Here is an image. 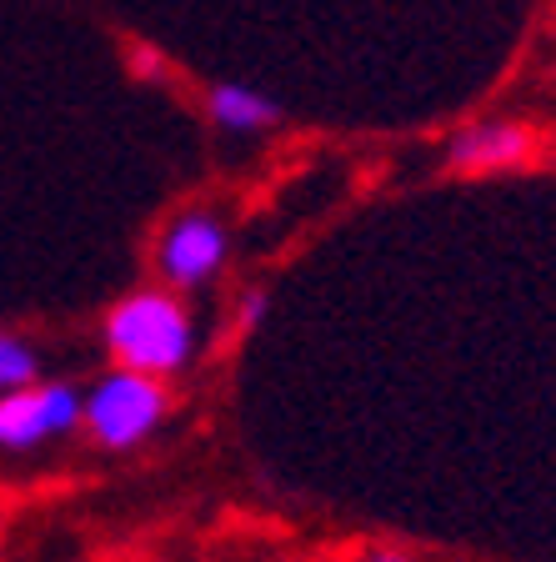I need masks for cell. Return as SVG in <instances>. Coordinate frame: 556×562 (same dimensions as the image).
<instances>
[{"mask_svg":"<svg viewBox=\"0 0 556 562\" xmlns=\"http://www.w3.org/2000/svg\"><path fill=\"white\" fill-rule=\"evenodd\" d=\"M105 341L116 351V362L131 372H181L191 362V316L181 302L166 292H140L126 296L116 312L105 316Z\"/></svg>","mask_w":556,"mask_h":562,"instance_id":"obj_1","label":"cell"},{"mask_svg":"<svg viewBox=\"0 0 556 562\" xmlns=\"http://www.w3.org/2000/svg\"><path fill=\"white\" fill-rule=\"evenodd\" d=\"M81 412H86V422H91L95 442L126 452L140 437H151V427L166 417V386L156 382V376L126 367V372L105 376Z\"/></svg>","mask_w":556,"mask_h":562,"instance_id":"obj_2","label":"cell"},{"mask_svg":"<svg viewBox=\"0 0 556 562\" xmlns=\"http://www.w3.org/2000/svg\"><path fill=\"white\" fill-rule=\"evenodd\" d=\"M81 422V397L70 386H15L0 397V447L25 452L56 432H70Z\"/></svg>","mask_w":556,"mask_h":562,"instance_id":"obj_3","label":"cell"},{"mask_svg":"<svg viewBox=\"0 0 556 562\" xmlns=\"http://www.w3.org/2000/svg\"><path fill=\"white\" fill-rule=\"evenodd\" d=\"M161 271L175 286H201L206 277H216L220 261H226V232L220 222H211L206 211H191L171 232L161 236V251H156Z\"/></svg>","mask_w":556,"mask_h":562,"instance_id":"obj_4","label":"cell"},{"mask_svg":"<svg viewBox=\"0 0 556 562\" xmlns=\"http://www.w3.org/2000/svg\"><path fill=\"white\" fill-rule=\"evenodd\" d=\"M526 156H532V131L517 126V121H481V126H466L462 136L446 146V166L462 176L507 171V166H522Z\"/></svg>","mask_w":556,"mask_h":562,"instance_id":"obj_5","label":"cell"},{"mask_svg":"<svg viewBox=\"0 0 556 562\" xmlns=\"http://www.w3.org/2000/svg\"><path fill=\"white\" fill-rule=\"evenodd\" d=\"M211 121L226 131H266L281 121V111L266 101L261 91H251V86H211Z\"/></svg>","mask_w":556,"mask_h":562,"instance_id":"obj_6","label":"cell"},{"mask_svg":"<svg viewBox=\"0 0 556 562\" xmlns=\"http://www.w3.org/2000/svg\"><path fill=\"white\" fill-rule=\"evenodd\" d=\"M35 376V351L0 331V386H21Z\"/></svg>","mask_w":556,"mask_h":562,"instance_id":"obj_7","label":"cell"},{"mask_svg":"<svg viewBox=\"0 0 556 562\" xmlns=\"http://www.w3.org/2000/svg\"><path fill=\"white\" fill-rule=\"evenodd\" d=\"M261 312H266V296H261V292H251V296H246V302H241V322H246V327H251V322H261Z\"/></svg>","mask_w":556,"mask_h":562,"instance_id":"obj_8","label":"cell"},{"mask_svg":"<svg viewBox=\"0 0 556 562\" xmlns=\"http://www.w3.org/2000/svg\"><path fill=\"white\" fill-rule=\"evenodd\" d=\"M366 562H411L406 552H366Z\"/></svg>","mask_w":556,"mask_h":562,"instance_id":"obj_9","label":"cell"}]
</instances>
